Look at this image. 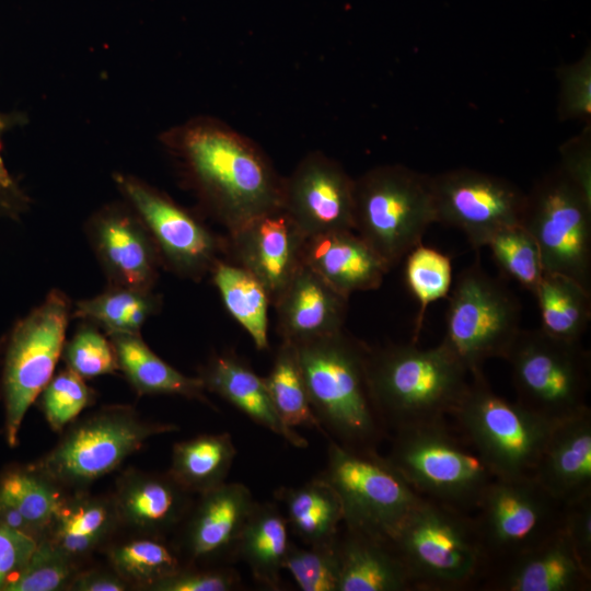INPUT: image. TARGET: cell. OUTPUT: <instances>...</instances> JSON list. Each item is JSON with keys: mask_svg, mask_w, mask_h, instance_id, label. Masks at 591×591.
<instances>
[{"mask_svg": "<svg viewBox=\"0 0 591 591\" xmlns=\"http://www.w3.org/2000/svg\"><path fill=\"white\" fill-rule=\"evenodd\" d=\"M164 141L229 232L281 210L283 177L254 140L228 124L194 118L170 130Z\"/></svg>", "mask_w": 591, "mask_h": 591, "instance_id": "cell-1", "label": "cell"}, {"mask_svg": "<svg viewBox=\"0 0 591 591\" xmlns=\"http://www.w3.org/2000/svg\"><path fill=\"white\" fill-rule=\"evenodd\" d=\"M293 345L322 432L344 447L376 451L387 430L370 394L369 347L344 328Z\"/></svg>", "mask_w": 591, "mask_h": 591, "instance_id": "cell-2", "label": "cell"}, {"mask_svg": "<svg viewBox=\"0 0 591 591\" xmlns=\"http://www.w3.org/2000/svg\"><path fill=\"white\" fill-rule=\"evenodd\" d=\"M367 375L387 431L447 419L471 380L470 371L441 343L429 348L415 341L369 347Z\"/></svg>", "mask_w": 591, "mask_h": 591, "instance_id": "cell-3", "label": "cell"}, {"mask_svg": "<svg viewBox=\"0 0 591 591\" xmlns=\"http://www.w3.org/2000/svg\"><path fill=\"white\" fill-rule=\"evenodd\" d=\"M387 542L415 590H478L484 560L472 513L422 497Z\"/></svg>", "mask_w": 591, "mask_h": 591, "instance_id": "cell-4", "label": "cell"}, {"mask_svg": "<svg viewBox=\"0 0 591 591\" xmlns=\"http://www.w3.org/2000/svg\"><path fill=\"white\" fill-rule=\"evenodd\" d=\"M385 457L419 496L466 513L496 478L447 419L393 431Z\"/></svg>", "mask_w": 591, "mask_h": 591, "instance_id": "cell-5", "label": "cell"}, {"mask_svg": "<svg viewBox=\"0 0 591 591\" xmlns=\"http://www.w3.org/2000/svg\"><path fill=\"white\" fill-rule=\"evenodd\" d=\"M436 223L430 175L402 164L372 167L355 179L354 231L389 269Z\"/></svg>", "mask_w": 591, "mask_h": 591, "instance_id": "cell-6", "label": "cell"}, {"mask_svg": "<svg viewBox=\"0 0 591 591\" xmlns=\"http://www.w3.org/2000/svg\"><path fill=\"white\" fill-rule=\"evenodd\" d=\"M455 428L496 477H533L555 422L497 394L483 372L451 414Z\"/></svg>", "mask_w": 591, "mask_h": 591, "instance_id": "cell-7", "label": "cell"}, {"mask_svg": "<svg viewBox=\"0 0 591 591\" xmlns=\"http://www.w3.org/2000/svg\"><path fill=\"white\" fill-rule=\"evenodd\" d=\"M505 360L517 402L538 416L556 424L590 408L591 357L580 340L521 328Z\"/></svg>", "mask_w": 591, "mask_h": 591, "instance_id": "cell-8", "label": "cell"}, {"mask_svg": "<svg viewBox=\"0 0 591 591\" xmlns=\"http://www.w3.org/2000/svg\"><path fill=\"white\" fill-rule=\"evenodd\" d=\"M520 318L517 297L476 260L457 275L449 293L441 344L471 374L483 372L487 360L505 359L521 329Z\"/></svg>", "mask_w": 591, "mask_h": 591, "instance_id": "cell-9", "label": "cell"}, {"mask_svg": "<svg viewBox=\"0 0 591 591\" xmlns=\"http://www.w3.org/2000/svg\"><path fill=\"white\" fill-rule=\"evenodd\" d=\"M564 508L534 477H496L472 513L484 560L482 582L560 530Z\"/></svg>", "mask_w": 591, "mask_h": 591, "instance_id": "cell-10", "label": "cell"}, {"mask_svg": "<svg viewBox=\"0 0 591 591\" xmlns=\"http://www.w3.org/2000/svg\"><path fill=\"white\" fill-rule=\"evenodd\" d=\"M174 430L128 406L105 407L72 425L33 468L61 488H82L115 471L149 438Z\"/></svg>", "mask_w": 591, "mask_h": 591, "instance_id": "cell-11", "label": "cell"}, {"mask_svg": "<svg viewBox=\"0 0 591 591\" xmlns=\"http://www.w3.org/2000/svg\"><path fill=\"white\" fill-rule=\"evenodd\" d=\"M521 224L535 240L544 270L591 291V192L560 166L525 194Z\"/></svg>", "mask_w": 591, "mask_h": 591, "instance_id": "cell-12", "label": "cell"}, {"mask_svg": "<svg viewBox=\"0 0 591 591\" xmlns=\"http://www.w3.org/2000/svg\"><path fill=\"white\" fill-rule=\"evenodd\" d=\"M321 477L340 500L345 526L385 541L422 498L378 451L333 440Z\"/></svg>", "mask_w": 591, "mask_h": 591, "instance_id": "cell-13", "label": "cell"}, {"mask_svg": "<svg viewBox=\"0 0 591 591\" xmlns=\"http://www.w3.org/2000/svg\"><path fill=\"white\" fill-rule=\"evenodd\" d=\"M70 305L58 290L15 327L5 355L3 397L5 432L11 447L28 407L54 375L62 354Z\"/></svg>", "mask_w": 591, "mask_h": 591, "instance_id": "cell-14", "label": "cell"}, {"mask_svg": "<svg viewBox=\"0 0 591 591\" xmlns=\"http://www.w3.org/2000/svg\"><path fill=\"white\" fill-rule=\"evenodd\" d=\"M430 186L436 222L462 231L476 250L521 223L525 194L502 177L460 167L430 176Z\"/></svg>", "mask_w": 591, "mask_h": 591, "instance_id": "cell-15", "label": "cell"}, {"mask_svg": "<svg viewBox=\"0 0 591 591\" xmlns=\"http://www.w3.org/2000/svg\"><path fill=\"white\" fill-rule=\"evenodd\" d=\"M116 182L175 271L200 278L213 268L222 243L202 223L140 181L117 175Z\"/></svg>", "mask_w": 591, "mask_h": 591, "instance_id": "cell-16", "label": "cell"}, {"mask_svg": "<svg viewBox=\"0 0 591 591\" xmlns=\"http://www.w3.org/2000/svg\"><path fill=\"white\" fill-rule=\"evenodd\" d=\"M354 186L355 178L339 162L312 151L283 177L281 210L304 237L354 231Z\"/></svg>", "mask_w": 591, "mask_h": 591, "instance_id": "cell-17", "label": "cell"}, {"mask_svg": "<svg viewBox=\"0 0 591 591\" xmlns=\"http://www.w3.org/2000/svg\"><path fill=\"white\" fill-rule=\"evenodd\" d=\"M229 233L236 264L262 282L274 304L303 264L304 235L282 210L260 216Z\"/></svg>", "mask_w": 591, "mask_h": 591, "instance_id": "cell-18", "label": "cell"}, {"mask_svg": "<svg viewBox=\"0 0 591 591\" xmlns=\"http://www.w3.org/2000/svg\"><path fill=\"white\" fill-rule=\"evenodd\" d=\"M587 570L561 528L546 541L491 572L482 582L486 591H589Z\"/></svg>", "mask_w": 591, "mask_h": 591, "instance_id": "cell-19", "label": "cell"}, {"mask_svg": "<svg viewBox=\"0 0 591 591\" xmlns=\"http://www.w3.org/2000/svg\"><path fill=\"white\" fill-rule=\"evenodd\" d=\"M348 297L304 264L274 302L281 340H311L343 329Z\"/></svg>", "mask_w": 591, "mask_h": 591, "instance_id": "cell-20", "label": "cell"}, {"mask_svg": "<svg viewBox=\"0 0 591 591\" xmlns=\"http://www.w3.org/2000/svg\"><path fill=\"white\" fill-rule=\"evenodd\" d=\"M92 242L115 286L150 290L158 265L157 246L140 219L109 209L92 222Z\"/></svg>", "mask_w": 591, "mask_h": 591, "instance_id": "cell-21", "label": "cell"}, {"mask_svg": "<svg viewBox=\"0 0 591 591\" xmlns=\"http://www.w3.org/2000/svg\"><path fill=\"white\" fill-rule=\"evenodd\" d=\"M254 505L252 493L240 483H223L200 494L185 526V553L197 561L234 555L240 534Z\"/></svg>", "mask_w": 591, "mask_h": 591, "instance_id": "cell-22", "label": "cell"}, {"mask_svg": "<svg viewBox=\"0 0 591 591\" xmlns=\"http://www.w3.org/2000/svg\"><path fill=\"white\" fill-rule=\"evenodd\" d=\"M302 263L341 294L378 289L390 270L355 231L305 237Z\"/></svg>", "mask_w": 591, "mask_h": 591, "instance_id": "cell-23", "label": "cell"}, {"mask_svg": "<svg viewBox=\"0 0 591 591\" xmlns=\"http://www.w3.org/2000/svg\"><path fill=\"white\" fill-rule=\"evenodd\" d=\"M533 477L565 505L591 495V408L555 424Z\"/></svg>", "mask_w": 591, "mask_h": 591, "instance_id": "cell-24", "label": "cell"}, {"mask_svg": "<svg viewBox=\"0 0 591 591\" xmlns=\"http://www.w3.org/2000/svg\"><path fill=\"white\" fill-rule=\"evenodd\" d=\"M189 494L170 474L130 470L117 480L112 500L119 523L155 537L186 515Z\"/></svg>", "mask_w": 591, "mask_h": 591, "instance_id": "cell-25", "label": "cell"}, {"mask_svg": "<svg viewBox=\"0 0 591 591\" xmlns=\"http://www.w3.org/2000/svg\"><path fill=\"white\" fill-rule=\"evenodd\" d=\"M199 378L205 389L218 394L259 426L283 438L296 448H306V440L286 426L278 416L264 378L233 354L213 357Z\"/></svg>", "mask_w": 591, "mask_h": 591, "instance_id": "cell-26", "label": "cell"}, {"mask_svg": "<svg viewBox=\"0 0 591 591\" xmlns=\"http://www.w3.org/2000/svg\"><path fill=\"white\" fill-rule=\"evenodd\" d=\"M338 534L340 573L337 591H414V584L390 543L345 526Z\"/></svg>", "mask_w": 591, "mask_h": 591, "instance_id": "cell-27", "label": "cell"}, {"mask_svg": "<svg viewBox=\"0 0 591 591\" xmlns=\"http://www.w3.org/2000/svg\"><path fill=\"white\" fill-rule=\"evenodd\" d=\"M118 523L112 499L78 494L65 497L42 537L79 561L100 547Z\"/></svg>", "mask_w": 591, "mask_h": 591, "instance_id": "cell-28", "label": "cell"}, {"mask_svg": "<svg viewBox=\"0 0 591 591\" xmlns=\"http://www.w3.org/2000/svg\"><path fill=\"white\" fill-rule=\"evenodd\" d=\"M118 369L139 394L178 395L209 403L202 380L190 378L157 356L139 334H111Z\"/></svg>", "mask_w": 591, "mask_h": 591, "instance_id": "cell-29", "label": "cell"}, {"mask_svg": "<svg viewBox=\"0 0 591 591\" xmlns=\"http://www.w3.org/2000/svg\"><path fill=\"white\" fill-rule=\"evenodd\" d=\"M290 546L286 517L274 503L255 502L240 534L235 555L257 581L278 589Z\"/></svg>", "mask_w": 591, "mask_h": 591, "instance_id": "cell-30", "label": "cell"}, {"mask_svg": "<svg viewBox=\"0 0 591 591\" xmlns=\"http://www.w3.org/2000/svg\"><path fill=\"white\" fill-rule=\"evenodd\" d=\"M277 497L286 507L289 529L306 545L334 542L344 522L340 500L322 477L299 487H285Z\"/></svg>", "mask_w": 591, "mask_h": 591, "instance_id": "cell-31", "label": "cell"}, {"mask_svg": "<svg viewBox=\"0 0 591 591\" xmlns=\"http://www.w3.org/2000/svg\"><path fill=\"white\" fill-rule=\"evenodd\" d=\"M235 455L229 433L200 434L174 444L169 474L187 491L200 495L225 483Z\"/></svg>", "mask_w": 591, "mask_h": 591, "instance_id": "cell-32", "label": "cell"}, {"mask_svg": "<svg viewBox=\"0 0 591 591\" xmlns=\"http://www.w3.org/2000/svg\"><path fill=\"white\" fill-rule=\"evenodd\" d=\"M532 294L545 333L565 340H581L591 321V291L565 275L544 271Z\"/></svg>", "mask_w": 591, "mask_h": 591, "instance_id": "cell-33", "label": "cell"}, {"mask_svg": "<svg viewBox=\"0 0 591 591\" xmlns=\"http://www.w3.org/2000/svg\"><path fill=\"white\" fill-rule=\"evenodd\" d=\"M213 282L232 317L244 328L258 350L268 348L269 296L262 282L240 265L218 260Z\"/></svg>", "mask_w": 591, "mask_h": 591, "instance_id": "cell-34", "label": "cell"}, {"mask_svg": "<svg viewBox=\"0 0 591 591\" xmlns=\"http://www.w3.org/2000/svg\"><path fill=\"white\" fill-rule=\"evenodd\" d=\"M271 403L289 428L304 426L322 432L308 396L297 349L292 343L281 340L271 369L264 378Z\"/></svg>", "mask_w": 591, "mask_h": 591, "instance_id": "cell-35", "label": "cell"}, {"mask_svg": "<svg viewBox=\"0 0 591 591\" xmlns=\"http://www.w3.org/2000/svg\"><path fill=\"white\" fill-rule=\"evenodd\" d=\"M159 304L150 290L114 286L95 298L80 301L76 316L99 324L108 335L139 334Z\"/></svg>", "mask_w": 591, "mask_h": 591, "instance_id": "cell-36", "label": "cell"}, {"mask_svg": "<svg viewBox=\"0 0 591 591\" xmlns=\"http://www.w3.org/2000/svg\"><path fill=\"white\" fill-rule=\"evenodd\" d=\"M65 497L61 487L35 471H15L0 482V500L16 508L38 540L54 519Z\"/></svg>", "mask_w": 591, "mask_h": 591, "instance_id": "cell-37", "label": "cell"}, {"mask_svg": "<svg viewBox=\"0 0 591 591\" xmlns=\"http://www.w3.org/2000/svg\"><path fill=\"white\" fill-rule=\"evenodd\" d=\"M113 570L129 586L150 589L181 568L174 553L154 536L135 538L108 551Z\"/></svg>", "mask_w": 591, "mask_h": 591, "instance_id": "cell-38", "label": "cell"}, {"mask_svg": "<svg viewBox=\"0 0 591 591\" xmlns=\"http://www.w3.org/2000/svg\"><path fill=\"white\" fill-rule=\"evenodd\" d=\"M404 278L410 294L419 305L414 328L416 341L422 328L427 308L450 293L451 259L444 253L420 243L405 256Z\"/></svg>", "mask_w": 591, "mask_h": 591, "instance_id": "cell-39", "label": "cell"}, {"mask_svg": "<svg viewBox=\"0 0 591 591\" xmlns=\"http://www.w3.org/2000/svg\"><path fill=\"white\" fill-rule=\"evenodd\" d=\"M486 246L500 270L533 293L545 270L530 232L521 223L505 227L491 235Z\"/></svg>", "mask_w": 591, "mask_h": 591, "instance_id": "cell-40", "label": "cell"}, {"mask_svg": "<svg viewBox=\"0 0 591 591\" xmlns=\"http://www.w3.org/2000/svg\"><path fill=\"white\" fill-rule=\"evenodd\" d=\"M78 561L45 537L37 541L36 548L14 579L3 588L5 591H57L68 590L78 573Z\"/></svg>", "mask_w": 591, "mask_h": 591, "instance_id": "cell-41", "label": "cell"}, {"mask_svg": "<svg viewBox=\"0 0 591 591\" xmlns=\"http://www.w3.org/2000/svg\"><path fill=\"white\" fill-rule=\"evenodd\" d=\"M337 538L305 548L291 544L283 569L302 591H337L340 573Z\"/></svg>", "mask_w": 591, "mask_h": 591, "instance_id": "cell-42", "label": "cell"}, {"mask_svg": "<svg viewBox=\"0 0 591 591\" xmlns=\"http://www.w3.org/2000/svg\"><path fill=\"white\" fill-rule=\"evenodd\" d=\"M40 394L42 410L50 428L57 432L62 431L95 398L94 391L84 379L68 368L53 375Z\"/></svg>", "mask_w": 591, "mask_h": 591, "instance_id": "cell-43", "label": "cell"}, {"mask_svg": "<svg viewBox=\"0 0 591 591\" xmlns=\"http://www.w3.org/2000/svg\"><path fill=\"white\" fill-rule=\"evenodd\" d=\"M62 351L67 368L83 379L114 373L118 369L112 341L92 326L81 327Z\"/></svg>", "mask_w": 591, "mask_h": 591, "instance_id": "cell-44", "label": "cell"}, {"mask_svg": "<svg viewBox=\"0 0 591 591\" xmlns=\"http://www.w3.org/2000/svg\"><path fill=\"white\" fill-rule=\"evenodd\" d=\"M559 83L558 118L583 120L591 116V50L588 47L581 58L557 69Z\"/></svg>", "mask_w": 591, "mask_h": 591, "instance_id": "cell-45", "label": "cell"}, {"mask_svg": "<svg viewBox=\"0 0 591 591\" xmlns=\"http://www.w3.org/2000/svg\"><path fill=\"white\" fill-rule=\"evenodd\" d=\"M240 587L237 573L231 569H182L155 582L153 591H231Z\"/></svg>", "mask_w": 591, "mask_h": 591, "instance_id": "cell-46", "label": "cell"}, {"mask_svg": "<svg viewBox=\"0 0 591 591\" xmlns=\"http://www.w3.org/2000/svg\"><path fill=\"white\" fill-rule=\"evenodd\" d=\"M561 530L584 568L591 571V495L565 505Z\"/></svg>", "mask_w": 591, "mask_h": 591, "instance_id": "cell-47", "label": "cell"}, {"mask_svg": "<svg viewBox=\"0 0 591 591\" xmlns=\"http://www.w3.org/2000/svg\"><path fill=\"white\" fill-rule=\"evenodd\" d=\"M37 541L30 534L0 524V589L25 566Z\"/></svg>", "mask_w": 591, "mask_h": 591, "instance_id": "cell-48", "label": "cell"}, {"mask_svg": "<svg viewBox=\"0 0 591 591\" xmlns=\"http://www.w3.org/2000/svg\"><path fill=\"white\" fill-rule=\"evenodd\" d=\"M560 167L583 188L591 192L590 124L560 149Z\"/></svg>", "mask_w": 591, "mask_h": 591, "instance_id": "cell-49", "label": "cell"}, {"mask_svg": "<svg viewBox=\"0 0 591 591\" xmlns=\"http://www.w3.org/2000/svg\"><path fill=\"white\" fill-rule=\"evenodd\" d=\"M129 584L114 570L89 569L74 576L68 590L73 591H124Z\"/></svg>", "mask_w": 591, "mask_h": 591, "instance_id": "cell-50", "label": "cell"}, {"mask_svg": "<svg viewBox=\"0 0 591 591\" xmlns=\"http://www.w3.org/2000/svg\"><path fill=\"white\" fill-rule=\"evenodd\" d=\"M0 524L24 532L38 540L35 531L13 506L0 500Z\"/></svg>", "mask_w": 591, "mask_h": 591, "instance_id": "cell-51", "label": "cell"}, {"mask_svg": "<svg viewBox=\"0 0 591 591\" xmlns=\"http://www.w3.org/2000/svg\"><path fill=\"white\" fill-rule=\"evenodd\" d=\"M7 127L5 119L0 115V139L2 131ZM15 186L13 179L11 178L3 159L1 157V140H0V204L9 202L15 195Z\"/></svg>", "mask_w": 591, "mask_h": 591, "instance_id": "cell-52", "label": "cell"}]
</instances>
